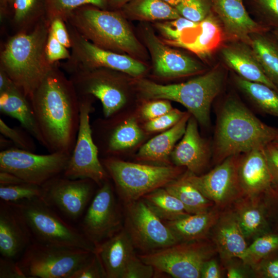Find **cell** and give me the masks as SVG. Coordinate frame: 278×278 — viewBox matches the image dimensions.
Here are the masks:
<instances>
[{
    "label": "cell",
    "instance_id": "cell-1",
    "mask_svg": "<svg viewBox=\"0 0 278 278\" xmlns=\"http://www.w3.org/2000/svg\"><path fill=\"white\" fill-rule=\"evenodd\" d=\"M60 67L59 62L54 64L29 101L44 147L49 152L71 154L80 123L79 96Z\"/></svg>",
    "mask_w": 278,
    "mask_h": 278
},
{
    "label": "cell",
    "instance_id": "cell-2",
    "mask_svg": "<svg viewBox=\"0 0 278 278\" xmlns=\"http://www.w3.org/2000/svg\"><path fill=\"white\" fill-rule=\"evenodd\" d=\"M49 28L45 18L31 31L10 37L1 51L0 69L29 101L55 64L46 53Z\"/></svg>",
    "mask_w": 278,
    "mask_h": 278
},
{
    "label": "cell",
    "instance_id": "cell-3",
    "mask_svg": "<svg viewBox=\"0 0 278 278\" xmlns=\"http://www.w3.org/2000/svg\"><path fill=\"white\" fill-rule=\"evenodd\" d=\"M278 142V129L260 120L237 98L223 103L215 133L213 157L219 164L227 158L264 148Z\"/></svg>",
    "mask_w": 278,
    "mask_h": 278
},
{
    "label": "cell",
    "instance_id": "cell-4",
    "mask_svg": "<svg viewBox=\"0 0 278 278\" xmlns=\"http://www.w3.org/2000/svg\"><path fill=\"white\" fill-rule=\"evenodd\" d=\"M65 22L101 48L132 56H138L142 52L128 24L117 11L84 5L72 11Z\"/></svg>",
    "mask_w": 278,
    "mask_h": 278
},
{
    "label": "cell",
    "instance_id": "cell-5",
    "mask_svg": "<svg viewBox=\"0 0 278 278\" xmlns=\"http://www.w3.org/2000/svg\"><path fill=\"white\" fill-rule=\"evenodd\" d=\"M224 79L223 71L216 68L183 83L162 85L140 79L137 85L144 98L178 102L184 106L201 125L208 127L212 103L221 92Z\"/></svg>",
    "mask_w": 278,
    "mask_h": 278
},
{
    "label": "cell",
    "instance_id": "cell-6",
    "mask_svg": "<svg viewBox=\"0 0 278 278\" xmlns=\"http://www.w3.org/2000/svg\"><path fill=\"white\" fill-rule=\"evenodd\" d=\"M9 203L21 215L35 241L95 252V246L83 233L65 222L41 198Z\"/></svg>",
    "mask_w": 278,
    "mask_h": 278
},
{
    "label": "cell",
    "instance_id": "cell-7",
    "mask_svg": "<svg viewBox=\"0 0 278 278\" xmlns=\"http://www.w3.org/2000/svg\"><path fill=\"white\" fill-rule=\"evenodd\" d=\"M115 184L124 204L141 199L146 194L179 178L180 167L154 166L123 161L108 158L102 162Z\"/></svg>",
    "mask_w": 278,
    "mask_h": 278
},
{
    "label": "cell",
    "instance_id": "cell-8",
    "mask_svg": "<svg viewBox=\"0 0 278 278\" xmlns=\"http://www.w3.org/2000/svg\"><path fill=\"white\" fill-rule=\"evenodd\" d=\"M94 252L34 241L26 248L17 263L26 277L72 278Z\"/></svg>",
    "mask_w": 278,
    "mask_h": 278
},
{
    "label": "cell",
    "instance_id": "cell-9",
    "mask_svg": "<svg viewBox=\"0 0 278 278\" xmlns=\"http://www.w3.org/2000/svg\"><path fill=\"white\" fill-rule=\"evenodd\" d=\"M215 250L201 240L178 242L138 256L155 271L175 278H199L204 264L212 258Z\"/></svg>",
    "mask_w": 278,
    "mask_h": 278
},
{
    "label": "cell",
    "instance_id": "cell-10",
    "mask_svg": "<svg viewBox=\"0 0 278 278\" xmlns=\"http://www.w3.org/2000/svg\"><path fill=\"white\" fill-rule=\"evenodd\" d=\"M79 96L80 123L76 143L63 175L72 179H89L100 186L109 175L99 160L93 135L90 115L92 96Z\"/></svg>",
    "mask_w": 278,
    "mask_h": 278
},
{
    "label": "cell",
    "instance_id": "cell-11",
    "mask_svg": "<svg viewBox=\"0 0 278 278\" xmlns=\"http://www.w3.org/2000/svg\"><path fill=\"white\" fill-rule=\"evenodd\" d=\"M66 24L71 38L72 51L70 58L62 64L59 63V65L69 74L78 70L98 68L111 69L133 77H138L145 72L146 66L136 59L128 55L99 47Z\"/></svg>",
    "mask_w": 278,
    "mask_h": 278
},
{
    "label": "cell",
    "instance_id": "cell-12",
    "mask_svg": "<svg viewBox=\"0 0 278 278\" xmlns=\"http://www.w3.org/2000/svg\"><path fill=\"white\" fill-rule=\"evenodd\" d=\"M71 154L49 152L38 154L12 148L0 152V170L15 175L25 182L42 186L51 179L63 175Z\"/></svg>",
    "mask_w": 278,
    "mask_h": 278
},
{
    "label": "cell",
    "instance_id": "cell-13",
    "mask_svg": "<svg viewBox=\"0 0 278 278\" xmlns=\"http://www.w3.org/2000/svg\"><path fill=\"white\" fill-rule=\"evenodd\" d=\"M124 205V228L135 249L145 253L179 242L170 229L142 199Z\"/></svg>",
    "mask_w": 278,
    "mask_h": 278
},
{
    "label": "cell",
    "instance_id": "cell-14",
    "mask_svg": "<svg viewBox=\"0 0 278 278\" xmlns=\"http://www.w3.org/2000/svg\"><path fill=\"white\" fill-rule=\"evenodd\" d=\"M80 225L81 231L95 247L123 228L120 211L108 179L99 186Z\"/></svg>",
    "mask_w": 278,
    "mask_h": 278
},
{
    "label": "cell",
    "instance_id": "cell-15",
    "mask_svg": "<svg viewBox=\"0 0 278 278\" xmlns=\"http://www.w3.org/2000/svg\"><path fill=\"white\" fill-rule=\"evenodd\" d=\"M239 155L227 158L205 175L187 171L183 175L214 205L224 207L244 196L238 173Z\"/></svg>",
    "mask_w": 278,
    "mask_h": 278
},
{
    "label": "cell",
    "instance_id": "cell-16",
    "mask_svg": "<svg viewBox=\"0 0 278 278\" xmlns=\"http://www.w3.org/2000/svg\"><path fill=\"white\" fill-rule=\"evenodd\" d=\"M94 183L89 179H72L60 175L42 186L41 199L75 221L84 213L93 195Z\"/></svg>",
    "mask_w": 278,
    "mask_h": 278
},
{
    "label": "cell",
    "instance_id": "cell-17",
    "mask_svg": "<svg viewBox=\"0 0 278 278\" xmlns=\"http://www.w3.org/2000/svg\"><path fill=\"white\" fill-rule=\"evenodd\" d=\"M112 71L106 68L78 70L69 77L79 96L91 95L100 100L105 117L117 112L126 100Z\"/></svg>",
    "mask_w": 278,
    "mask_h": 278
},
{
    "label": "cell",
    "instance_id": "cell-18",
    "mask_svg": "<svg viewBox=\"0 0 278 278\" xmlns=\"http://www.w3.org/2000/svg\"><path fill=\"white\" fill-rule=\"evenodd\" d=\"M144 40L153 62L155 73L163 77H179L196 74L203 70L195 60L164 44L149 28L143 31Z\"/></svg>",
    "mask_w": 278,
    "mask_h": 278
},
{
    "label": "cell",
    "instance_id": "cell-19",
    "mask_svg": "<svg viewBox=\"0 0 278 278\" xmlns=\"http://www.w3.org/2000/svg\"><path fill=\"white\" fill-rule=\"evenodd\" d=\"M264 148L253 149L240 156L238 177L243 195L246 197L263 196L274 186Z\"/></svg>",
    "mask_w": 278,
    "mask_h": 278
},
{
    "label": "cell",
    "instance_id": "cell-20",
    "mask_svg": "<svg viewBox=\"0 0 278 278\" xmlns=\"http://www.w3.org/2000/svg\"><path fill=\"white\" fill-rule=\"evenodd\" d=\"M31 233L21 215L10 203L0 202V253L14 259L31 242Z\"/></svg>",
    "mask_w": 278,
    "mask_h": 278
},
{
    "label": "cell",
    "instance_id": "cell-21",
    "mask_svg": "<svg viewBox=\"0 0 278 278\" xmlns=\"http://www.w3.org/2000/svg\"><path fill=\"white\" fill-rule=\"evenodd\" d=\"M197 121L194 117H189L182 140L170 155L176 166H184L188 171L198 175L208 163L210 150L199 134Z\"/></svg>",
    "mask_w": 278,
    "mask_h": 278
},
{
    "label": "cell",
    "instance_id": "cell-22",
    "mask_svg": "<svg viewBox=\"0 0 278 278\" xmlns=\"http://www.w3.org/2000/svg\"><path fill=\"white\" fill-rule=\"evenodd\" d=\"M211 1L229 37L250 45L252 34L266 30L249 15L242 0Z\"/></svg>",
    "mask_w": 278,
    "mask_h": 278
},
{
    "label": "cell",
    "instance_id": "cell-23",
    "mask_svg": "<svg viewBox=\"0 0 278 278\" xmlns=\"http://www.w3.org/2000/svg\"><path fill=\"white\" fill-rule=\"evenodd\" d=\"M212 238L216 251L224 262L242 259L247 245L234 211L220 214L212 228Z\"/></svg>",
    "mask_w": 278,
    "mask_h": 278
},
{
    "label": "cell",
    "instance_id": "cell-24",
    "mask_svg": "<svg viewBox=\"0 0 278 278\" xmlns=\"http://www.w3.org/2000/svg\"><path fill=\"white\" fill-rule=\"evenodd\" d=\"M221 54L225 64L238 76L266 84L278 91V87L264 73L250 45L241 41L230 43L222 48Z\"/></svg>",
    "mask_w": 278,
    "mask_h": 278
},
{
    "label": "cell",
    "instance_id": "cell-25",
    "mask_svg": "<svg viewBox=\"0 0 278 278\" xmlns=\"http://www.w3.org/2000/svg\"><path fill=\"white\" fill-rule=\"evenodd\" d=\"M135 248L123 228L95 247L107 278H121L130 259L136 255Z\"/></svg>",
    "mask_w": 278,
    "mask_h": 278
},
{
    "label": "cell",
    "instance_id": "cell-26",
    "mask_svg": "<svg viewBox=\"0 0 278 278\" xmlns=\"http://www.w3.org/2000/svg\"><path fill=\"white\" fill-rule=\"evenodd\" d=\"M0 111L17 119L21 127L44 147V141L30 102L13 83L0 91Z\"/></svg>",
    "mask_w": 278,
    "mask_h": 278
},
{
    "label": "cell",
    "instance_id": "cell-27",
    "mask_svg": "<svg viewBox=\"0 0 278 278\" xmlns=\"http://www.w3.org/2000/svg\"><path fill=\"white\" fill-rule=\"evenodd\" d=\"M248 197L239 201L234 211L238 224L246 238H255L272 229L265 198Z\"/></svg>",
    "mask_w": 278,
    "mask_h": 278
},
{
    "label": "cell",
    "instance_id": "cell-28",
    "mask_svg": "<svg viewBox=\"0 0 278 278\" xmlns=\"http://www.w3.org/2000/svg\"><path fill=\"white\" fill-rule=\"evenodd\" d=\"M220 215L218 207L190 214L181 219L164 221L178 241L186 242L204 239L215 224Z\"/></svg>",
    "mask_w": 278,
    "mask_h": 278
},
{
    "label": "cell",
    "instance_id": "cell-29",
    "mask_svg": "<svg viewBox=\"0 0 278 278\" xmlns=\"http://www.w3.org/2000/svg\"><path fill=\"white\" fill-rule=\"evenodd\" d=\"M190 117L189 113H185L173 126L145 144L139 149L137 158L147 161L166 162L176 143L183 136Z\"/></svg>",
    "mask_w": 278,
    "mask_h": 278
},
{
    "label": "cell",
    "instance_id": "cell-30",
    "mask_svg": "<svg viewBox=\"0 0 278 278\" xmlns=\"http://www.w3.org/2000/svg\"><path fill=\"white\" fill-rule=\"evenodd\" d=\"M122 7L127 16L141 21L172 20L181 16L175 7L163 0H130Z\"/></svg>",
    "mask_w": 278,
    "mask_h": 278
},
{
    "label": "cell",
    "instance_id": "cell-31",
    "mask_svg": "<svg viewBox=\"0 0 278 278\" xmlns=\"http://www.w3.org/2000/svg\"><path fill=\"white\" fill-rule=\"evenodd\" d=\"M141 199L163 221L178 220L190 214L182 203L165 188H157Z\"/></svg>",
    "mask_w": 278,
    "mask_h": 278
},
{
    "label": "cell",
    "instance_id": "cell-32",
    "mask_svg": "<svg viewBox=\"0 0 278 278\" xmlns=\"http://www.w3.org/2000/svg\"><path fill=\"white\" fill-rule=\"evenodd\" d=\"M252 48L266 76L278 87V42L263 32L251 36Z\"/></svg>",
    "mask_w": 278,
    "mask_h": 278
},
{
    "label": "cell",
    "instance_id": "cell-33",
    "mask_svg": "<svg viewBox=\"0 0 278 278\" xmlns=\"http://www.w3.org/2000/svg\"><path fill=\"white\" fill-rule=\"evenodd\" d=\"M45 14V0H14L10 15L15 33L31 31Z\"/></svg>",
    "mask_w": 278,
    "mask_h": 278
},
{
    "label": "cell",
    "instance_id": "cell-34",
    "mask_svg": "<svg viewBox=\"0 0 278 278\" xmlns=\"http://www.w3.org/2000/svg\"><path fill=\"white\" fill-rule=\"evenodd\" d=\"M164 188L177 197L190 214L205 211L214 205L183 175L167 184Z\"/></svg>",
    "mask_w": 278,
    "mask_h": 278
},
{
    "label": "cell",
    "instance_id": "cell-35",
    "mask_svg": "<svg viewBox=\"0 0 278 278\" xmlns=\"http://www.w3.org/2000/svg\"><path fill=\"white\" fill-rule=\"evenodd\" d=\"M237 87L255 106L267 114L278 117V91L268 85L247 80L236 76Z\"/></svg>",
    "mask_w": 278,
    "mask_h": 278
},
{
    "label": "cell",
    "instance_id": "cell-36",
    "mask_svg": "<svg viewBox=\"0 0 278 278\" xmlns=\"http://www.w3.org/2000/svg\"><path fill=\"white\" fill-rule=\"evenodd\" d=\"M143 137V133L135 118H129L110 130L103 148L105 153L113 154L136 145Z\"/></svg>",
    "mask_w": 278,
    "mask_h": 278
},
{
    "label": "cell",
    "instance_id": "cell-37",
    "mask_svg": "<svg viewBox=\"0 0 278 278\" xmlns=\"http://www.w3.org/2000/svg\"><path fill=\"white\" fill-rule=\"evenodd\" d=\"M200 34L193 41L182 47L191 50L198 54L205 55L218 45L221 39V31L217 20L208 15L199 23Z\"/></svg>",
    "mask_w": 278,
    "mask_h": 278
},
{
    "label": "cell",
    "instance_id": "cell-38",
    "mask_svg": "<svg viewBox=\"0 0 278 278\" xmlns=\"http://www.w3.org/2000/svg\"><path fill=\"white\" fill-rule=\"evenodd\" d=\"M278 250V231L272 230L255 238L248 246L242 262L254 267L262 260Z\"/></svg>",
    "mask_w": 278,
    "mask_h": 278
},
{
    "label": "cell",
    "instance_id": "cell-39",
    "mask_svg": "<svg viewBox=\"0 0 278 278\" xmlns=\"http://www.w3.org/2000/svg\"><path fill=\"white\" fill-rule=\"evenodd\" d=\"M110 0H45V19L49 23L56 19L65 21L69 14L81 6L91 5L105 9Z\"/></svg>",
    "mask_w": 278,
    "mask_h": 278
},
{
    "label": "cell",
    "instance_id": "cell-40",
    "mask_svg": "<svg viewBox=\"0 0 278 278\" xmlns=\"http://www.w3.org/2000/svg\"><path fill=\"white\" fill-rule=\"evenodd\" d=\"M42 186L27 183L0 185L1 201L7 203H17L34 198H42Z\"/></svg>",
    "mask_w": 278,
    "mask_h": 278
},
{
    "label": "cell",
    "instance_id": "cell-41",
    "mask_svg": "<svg viewBox=\"0 0 278 278\" xmlns=\"http://www.w3.org/2000/svg\"><path fill=\"white\" fill-rule=\"evenodd\" d=\"M199 24L180 16L177 19L157 23L156 27L166 39L177 45L180 41L185 30L196 29Z\"/></svg>",
    "mask_w": 278,
    "mask_h": 278
},
{
    "label": "cell",
    "instance_id": "cell-42",
    "mask_svg": "<svg viewBox=\"0 0 278 278\" xmlns=\"http://www.w3.org/2000/svg\"><path fill=\"white\" fill-rule=\"evenodd\" d=\"M0 132L1 134L10 139L15 148L31 152L36 151V145L34 138L22 127H11L1 118Z\"/></svg>",
    "mask_w": 278,
    "mask_h": 278
},
{
    "label": "cell",
    "instance_id": "cell-43",
    "mask_svg": "<svg viewBox=\"0 0 278 278\" xmlns=\"http://www.w3.org/2000/svg\"><path fill=\"white\" fill-rule=\"evenodd\" d=\"M181 16L195 23H200L210 14L205 0H181L175 7Z\"/></svg>",
    "mask_w": 278,
    "mask_h": 278
},
{
    "label": "cell",
    "instance_id": "cell-44",
    "mask_svg": "<svg viewBox=\"0 0 278 278\" xmlns=\"http://www.w3.org/2000/svg\"><path fill=\"white\" fill-rule=\"evenodd\" d=\"M155 271L151 265L144 263L135 255L127 263L121 278H151Z\"/></svg>",
    "mask_w": 278,
    "mask_h": 278
},
{
    "label": "cell",
    "instance_id": "cell-45",
    "mask_svg": "<svg viewBox=\"0 0 278 278\" xmlns=\"http://www.w3.org/2000/svg\"><path fill=\"white\" fill-rule=\"evenodd\" d=\"M185 113L177 109H172L162 116L149 120L145 125V129L148 132H157L169 129L176 124Z\"/></svg>",
    "mask_w": 278,
    "mask_h": 278
},
{
    "label": "cell",
    "instance_id": "cell-46",
    "mask_svg": "<svg viewBox=\"0 0 278 278\" xmlns=\"http://www.w3.org/2000/svg\"><path fill=\"white\" fill-rule=\"evenodd\" d=\"M107 278L98 255L94 252L91 258L72 276V278Z\"/></svg>",
    "mask_w": 278,
    "mask_h": 278
},
{
    "label": "cell",
    "instance_id": "cell-47",
    "mask_svg": "<svg viewBox=\"0 0 278 278\" xmlns=\"http://www.w3.org/2000/svg\"><path fill=\"white\" fill-rule=\"evenodd\" d=\"M46 53L49 62L54 64L62 60H67L71 53L65 46L62 44L50 31L46 46Z\"/></svg>",
    "mask_w": 278,
    "mask_h": 278
},
{
    "label": "cell",
    "instance_id": "cell-48",
    "mask_svg": "<svg viewBox=\"0 0 278 278\" xmlns=\"http://www.w3.org/2000/svg\"><path fill=\"white\" fill-rule=\"evenodd\" d=\"M253 268L258 277L278 278V250L262 260Z\"/></svg>",
    "mask_w": 278,
    "mask_h": 278
},
{
    "label": "cell",
    "instance_id": "cell-49",
    "mask_svg": "<svg viewBox=\"0 0 278 278\" xmlns=\"http://www.w3.org/2000/svg\"><path fill=\"white\" fill-rule=\"evenodd\" d=\"M170 103L167 100H156L146 103L142 108L141 115L148 120L162 116L172 110Z\"/></svg>",
    "mask_w": 278,
    "mask_h": 278
},
{
    "label": "cell",
    "instance_id": "cell-50",
    "mask_svg": "<svg viewBox=\"0 0 278 278\" xmlns=\"http://www.w3.org/2000/svg\"><path fill=\"white\" fill-rule=\"evenodd\" d=\"M265 198L272 229L278 231V184L266 193Z\"/></svg>",
    "mask_w": 278,
    "mask_h": 278
},
{
    "label": "cell",
    "instance_id": "cell-51",
    "mask_svg": "<svg viewBox=\"0 0 278 278\" xmlns=\"http://www.w3.org/2000/svg\"><path fill=\"white\" fill-rule=\"evenodd\" d=\"M50 31L54 36L66 48H71L70 36L64 21L56 19L50 23Z\"/></svg>",
    "mask_w": 278,
    "mask_h": 278
},
{
    "label": "cell",
    "instance_id": "cell-52",
    "mask_svg": "<svg viewBox=\"0 0 278 278\" xmlns=\"http://www.w3.org/2000/svg\"><path fill=\"white\" fill-rule=\"evenodd\" d=\"M0 278H26L14 259L2 257L0 258Z\"/></svg>",
    "mask_w": 278,
    "mask_h": 278
},
{
    "label": "cell",
    "instance_id": "cell-53",
    "mask_svg": "<svg viewBox=\"0 0 278 278\" xmlns=\"http://www.w3.org/2000/svg\"><path fill=\"white\" fill-rule=\"evenodd\" d=\"M268 23L278 29V0H258Z\"/></svg>",
    "mask_w": 278,
    "mask_h": 278
},
{
    "label": "cell",
    "instance_id": "cell-54",
    "mask_svg": "<svg viewBox=\"0 0 278 278\" xmlns=\"http://www.w3.org/2000/svg\"><path fill=\"white\" fill-rule=\"evenodd\" d=\"M264 151L273 185H276L278 184V148L271 144L265 147Z\"/></svg>",
    "mask_w": 278,
    "mask_h": 278
},
{
    "label": "cell",
    "instance_id": "cell-55",
    "mask_svg": "<svg viewBox=\"0 0 278 278\" xmlns=\"http://www.w3.org/2000/svg\"><path fill=\"white\" fill-rule=\"evenodd\" d=\"M221 277L219 265L217 261L212 258L204 264L201 270L202 278H219Z\"/></svg>",
    "mask_w": 278,
    "mask_h": 278
},
{
    "label": "cell",
    "instance_id": "cell-56",
    "mask_svg": "<svg viewBox=\"0 0 278 278\" xmlns=\"http://www.w3.org/2000/svg\"><path fill=\"white\" fill-rule=\"evenodd\" d=\"M25 182L12 173L0 170V185H14Z\"/></svg>",
    "mask_w": 278,
    "mask_h": 278
},
{
    "label": "cell",
    "instance_id": "cell-57",
    "mask_svg": "<svg viewBox=\"0 0 278 278\" xmlns=\"http://www.w3.org/2000/svg\"><path fill=\"white\" fill-rule=\"evenodd\" d=\"M14 0H0L1 19L10 15Z\"/></svg>",
    "mask_w": 278,
    "mask_h": 278
},
{
    "label": "cell",
    "instance_id": "cell-58",
    "mask_svg": "<svg viewBox=\"0 0 278 278\" xmlns=\"http://www.w3.org/2000/svg\"><path fill=\"white\" fill-rule=\"evenodd\" d=\"M227 277L229 278H243L246 277L245 272L239 267L233 265L227 266Z\"/></svg>",
    "mask_w": 278,
    "mask_h": 278
},
{
    "label": "cell",
    "instance_id": "cell-59",
    "mask_svg": "<svg viewBox=\"0 0 278 278\" xmlns=\"http://www.w3.org/2000/svg\"><path fill=\"white\" fill-rule=\"evenodd\" d=\"M0 147L1 150H6L15 147L13 142L8 138L1 134L0 136Z\"/></svg>",
    "mask_w": 278,
    "mask_h": 278
},
{
    "label": "cell",
    "instance_id": "cell-60",
    "mask_svg": "<svg viewBox=\"0 0 278 278\" xmlns=\"http://www.w3.org/2000/svg\"><path fill=\"white\" fill-rule=\"evenodd\" d=\"M129 1L130 0H110L109 5L114 8L122 7Z\"/></svg>",
    "mask_w": 278,
    "mask_h": 278
},
{
    "label": "cell",
    "instance_id": "cell-61",
    "mask_svg": "<svg viewBox=\"0 0 278 278\" xmlns=\"http://www.w3.org/2000/svg\"><path fill=\"white\" fill-rule=\"evenodd\" d=\"M163 1L173 7H175L181 1V0H163Z\"/></svg>",
    "mask_w": 278,
    "mask_h": 278
},
{
    "label": "cell",
    "instance_id": "cell-62",
    "mask_svg": "<svg viewBox=\"0 0 278 278\" xmlns=\"http://www.w3.org/2000/svg\"><path fill=\"white\" fill-rule=\"evenodd\" d=\"M273 36L278 42V29H275L272 31Z\"/></svg>",
    "mask_w": 278,
    "mask_h": 278
},
{
    "label": "cell",
    "instance_id": "cell-63",
    "mask_svg": "<svg viewBox=\"0 0 278 278\" xmlns=\"http://www.w3.org/2000/svg\"><path fill=\"white\" fill-rule=\"evenodd\" d=\"M272 144L274 145L275 147H276L277 148H278V142L272 143Z\"/></svg>",
    "mask_w": 278,
    "mask_h": 278
}]
</instances>
